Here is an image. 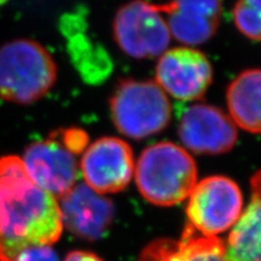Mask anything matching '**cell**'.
I'll list each match as a JSON object with an SVG mask.
<instances>
[{"mask_svg":"<svg viewBox=\"0 0 261 261\" xmlns=\"http://www.w3.org/2000/svg\"><path fill=\"white\" fill-rule=\"evenodd\" d=\"M60 205L28 178L18 156L0 159V261H15L33 247L60 240Z\"/></svg>","mask_w":261,"mask_h":261,"instance_id":"1","label":"cell"},{"mask_svg":"<svg viewBox=\"0 0 261 261\" xmlns=\"http://www.w3.org/2000/svg\"><path fill=\"white\" fill-rule=\"evenodd\" d=\"M137 188L150 203L171 207L187 200L197 182V166L190 152L171 142L146 148L135 166Z\"/></svg>","mask_w":261,"mask_h":261,"instance_id":"2","label":"cell"},{"mask_svg":"<svg viewBox=\"0 0 261 261\" xmlns=\"http://www.w3.org/2000/svg\"><path fill=\"white\" fill-rule=\"evenodd\" d=\"M87 145L89 138L83 129H60L29 145L21 160L28 178L58 198L77 182L80 158Z\"/></svg>","mask_w":261,"mask_h":261,"instance_id":"3","label":"cell"},{"mask_svg":"<svg viewBox=\"0 0 261 261\" xmlns=\"http://www.w3.org/2000/svg\"><path fill=\"white\" fill-rule=\"evenodd\" d=\"M57 80V65L46 48L31 39H16L0 47V97L32 104L47 94Z\"/></svg>","mask_w":261,"mask_h":261,"instance_id":"4","label":"cell"},{"mask_svg":"<svg viewBox=\"0 0 261 261\" xmlns=\"http://www.w3.org/2000/svg\"><path fill=\"white\" fill-rule=\"evenodd\" d=\"M114 125L123 136L144 139L161 132L171 121L167 94L155 81H120L110 98Z\"/></svg>","mask_w":261,"mask_h":261,"instance_id":"5","label":"cell"},{"mask_svg":"<svg viewBox=\"0 0 261 261\" xmlns=\"http://www.w3.org/2000/svg\"><path fill=\"white\" fill-rule=\"evenodd\" d=\"M188 200V225L204 236L218 237L226 232L243 212L242 191L236 181L224 175L196 182Z\"/></svg>","mask_w":261,"mask_h":261,"instance_id":"6","label":"cell"},{"mask_svg":"<svg viewBox=\"0 0 261 261\" xmlns=\"http://www.w3.org/2000/svg\"><path fill=\"white\" fill-rule=\"evenodd\" d=\"M114 38L127 56L137 60L160 57L168 50L171 33L158 4L132 0L116 12Z\"/></svg>","mask_w":261,"mask_h":261,"instance_id":"7","label":"cell"},{"mask_svg":"<svg viewBox=\"0 0 261 261\" xmlns=\"http://www.w3.org/2000/svg\"><path fill=\"white\" fill-rule=\"evenodd\" d=\"M135 156L125 140L103 137L91 143L80 158L85 184L98 194L122 191L135 177Z\"/></svg>","mask_w":261,"mask_h":261,"instance_id":"8","label":"cell"},{"mask_svg":"<svg viewBox=\"0 0 261 261\" xmlns=\"http://www.w3.org/2000/svg\"><path fill=\"white\" fill-rule=\"evenodd\" d=\"M155 83L175 99L196 100L203 97L213 80V69L204 54L182 46L167 50L156 64Z\"/></svg>","mask_w":261,"mask_h":261,"instance_id":"9","label":"cell"},{"mask_svg":"<svg viewBox=\"0 0 261 261\" xmlns=\"http://www.w3.org/2000/svg\"><path fill=\"white\" fill-rule=\"evenodd\" d=\"M181 144L197 155H220L237 142V128L231 117L210 104H194L182 114L178 127Z\"/></svg>","mask_w":261,"mask_h":261,"instance_id":"10","label":"cell"},{"mask_svg":"<svg viewBox=\"0 0 261 261\" xmlns=\"http://www.w3.org/2000/svg\"><path fill=\"white\" fill-rule=\"evenodd\" d=\"M57 201L63 227L75 236L89 241L102 238L115 215L113 202L85 182L77 181Z\"/></svg>","mask_w":261,"mask_h":261,"instance_id":"11","label":"cell"},{"mask_svg":"<svg viewBox=\"0 0 261 261\" xmlns=\"http://www.w3.org/2000/svg\"><path fill=\"white\" fill-rule=\"evenodd\" d=\"M166 16L171 37L189 46L208 41L215 34L221 18L220 0H171L158 4Z\"/></svg>","mask_w":261,"mask_h":261,"instance_id":"12","label":"cell"},{"mask_svg":"<svg viewBox=\"0 0 261 261\" xmlns=\"http://www.w3.org/2000/svg\"><path fill=\"white\" fill-rule=\"evenodd\" d=\"M61 32L67 39L71 63L85 83L102 84L113 70V62L106 48L87 34V22L80 12L67 14L61 19Z\"/></svg>","mask_w":261,"mask_h":261,"instance_id":"13","label":"cell"},{"mask_svg":"<svg viewBox=\"0 0 261 261\" xmlns=\"http://www.w3.org/2000/svg\"><path fill=\"white\" fill-rule=\"evenodd\" d=\"M139 261H227L225 242L219 237L204 236L187 224L178 240L160 238L149 243Z\"/></svg>","mask_w":261,"mask_h":261,"instance_id":"14","label":"cell"},{"mask_svg":"<svg viewBox=\"0 0 261 261\" xmlns=\"http://www.w3.org/2000/svg\"><path fill=\"white\" fill-rule=\"evenodd\" d=\"M227 261H261V171L252 178V198L225 242Z\"/></svg>","mask_w":261,"mask_h":261,"instance_id":"15","label":"cell"},{"mask_svg":"<svg viewBox=\"0 0 261 261\" xmlns=\"http://www.w3.org/2000/svg\"><path fill=\"white\" fill-rule=\"evenodd\" d=\"M231 120L250 133H261V69L241 73L227 89Z\"/></svg>","mask_w":261,"mask_h":261,"instance_id":"16","label":"cell"},{"mask_svg":"<svg viewBox=\"0 0 261 261\" xmlns=\"http://www.w3.org/2000/svg\"><path fill=\"white\" fill-rule=\"evenodd\" d=\"M233 21L244 37L261 41V0H237Z\"/></svg>","mask_w":261,"mask_h":261,"instance_id":"17","label":"cell"},{"mask_svg":"<svg viewBox=\"0 0 261 261\" xmlns=\"http://www.w3.org/2000/svg\"><path fill=\"white\" fill-rule=\"evenodd\" d=\"M15 261H60L51 246L33 247L22 252Z\"/></svg>","mask_w":261,"mask_h":261,"instance_id":"18","label":"cell"},{"mask_svg":"<svg viewBox=\"0 0 261 261\" xmlns=\"http://www.w3.org/2000/svg\"><path fill=\"white\" fill-rule=\"evenodd\" d=\"M64 261H103V259L86 250H73L65 256Z\"/></svg>","mask_w":261,"mask_h":261,"instance_id":"19","label":"cell"},{"mask_svg":"<svg viewBox=\"0 0 261 261\" xmlns=\"http://www.w3.org/2000/svg\"><path fill=\"white\" fill-rule=\"evenodd\" d=\"M6 2H8V0H0V6H2L3 4H5Z\"/></svg>","mask_w":261,"mask_h":261,"instance_id":"20","label":"cell"}]
</instances>
